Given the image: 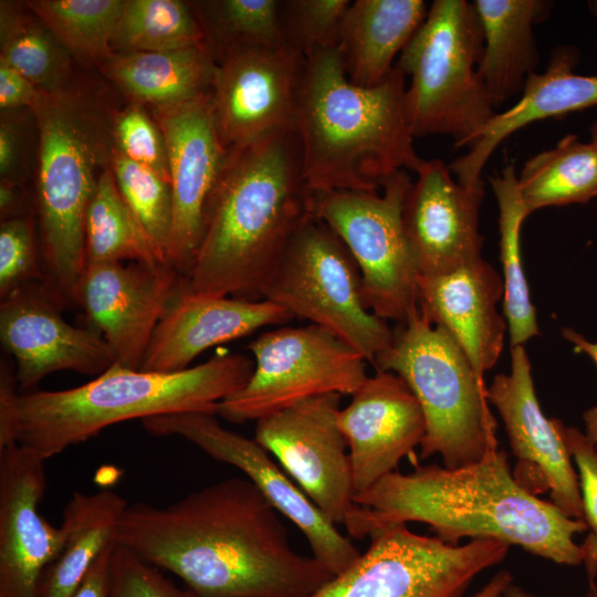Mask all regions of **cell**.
<instances>
[{"label": "cell", "mask_w": 597, "mask_h": 597, "mask_svg": "<svg viewBox=\"0 0 597 597\" xmlns=\"http://www.w3.org/2000/svg\"><path fill=\"white\" fill-rule=\"evenodd\" d=\"M114 541L200 597H304L334 576L293 549L279 512L247 478L165 507L128 504Z\"/></svg>", "instance_id": "1"}, {"label": "cell", "mask_w": 597, "mask_h": 597, "mask_svg": "<svg viewBox=\"0 0 597 597\" xmlns=\"http://www.w3.org/2000/svg\"><path fill=\"white\" fill-rule=\"evenodd\" d=\"M354 501L344 526L357 540L420 522L449 544L464 537L494 538L558 565L583 564L574 537L588 530L586 522L523 489L499 448L460 468L431 464L409 473L394 471Z\"/></svg>", "instance_id": "2"}, {"label": "cell", "mask_w": 597, "mask_h": 597, "mask_svg": "<svg viewBox=\"0 0 597 597\" xmlns=\"http://www.w3.org/2000/svg\"><path fill=\"white\" fill-rule=\"evenodd\" d=\"M300 137L281 128L227 151L186 276L198 295L262 300L261 290L300 227L313 217Z\"/></svg>", "instance_id": "3"}, {"label": "cell", "mask_w": 597, "mask_h": 597, "mask_svg": "<svg viewBox=\"0 0 597 597\" xmlns=\"http://www.w3.org/2000/svg\"><path fill=\"white\" fill-rule=\"evenodd\" d=\"M405 78L395 65L380 84L358 86L348 80L338 46L305 57L295 129L313 191H380L395 172L418 170L425 159L407 119Z\"/></svg>", "instance_id": "4"}, {"label": "cell", "mask_w": 597, "mask_h": 597, "mask_svg": "<svg viewBox=\"0 0 597 597\" xmlns=\"http://www.w3.org/2000/svg\"><path fill=\"white\" fill-rule=\"evenodd\" d=\"M254 362L216 354L184 370L163 373L118 364L64 390L20 394L14 406L17 443L43 459L86 441L115 423L176 412H209L250 379Z\"/></svg>", "instance_id": "5"}, {"label": "cell", "mask_w": 597, "mask_h": 597, "mask_svg": "<svg viewBox=\"0 0 597 597\" xmlns=\"http://www.w3.org/2000/svg\"><path fill=\"white\" fill-rule=\"evenodd\" d=\"M36 211L42 286L60 308L77 305L87 262L85 218L114 147L112 114L82 90L40 91Z\"/></svg>", "instance_id": "6"}, {"label": "cell", "mask_w": 597, "mask_h": 597, "mask_svg": "<svg viewBox=\"0 0 597 597\" xmlns=\"http://www.w3.org/2000/svg\"><path fill=\"white\" fill-rule=\"evenodd\" d=\"M376 370L400 376L426 420L420 457L439 454L447 468L481 460L498 448L486 386L455 341L418 310L394 329Z\"/></svg>", "instance_id": "7"}, {"label": "cell", "mask_w": 597, "mask_h": 597, "mask_svg": "<svg viewBox=\"0 0 597 597\" xmlns=\"http://www.w3.org/2000/svg\"><path fill=\"white\" fill-rule=\"evenodd\" d=\"M483 34L473 3L434 0L395 64L411 81L405 107L413 138L449 135L472 145L498 113L478 72Z\"/></svg>", "instance_id": "8"}, {"label": "cell", "mask_w": 597, "mask_h": 597, "mask_svg": "<svg viewBox=\"0 0 597 597\" xmlns=\"http://www.w3.org/2000/svg\"><path fill=\"white\" fill-rule=\"evenodd\" d=\"M261 298L331 332L373 365L392 341L394 329L365 305L360 273L349 250L315 216L290 240Z\"/></svg>", "instance_id": "9"}, {"label": "cell", "mask_w": 597, "mask_h": 597, "mask_svg": "<svg viewBox=\"0 0 597 597\" xmlns=\"http://www.w3.org/2000/svg\"><path fill=\"white\" fill-rule=\"evenodd\" d=\"M411 184L399 170L380 191H313L314 216L335 231L358 266L365 305L397 324L419 310V273L402 222Z\"/></svg>", "instance_id": "10"}, {"label": "cell", "mask_w": 597, "mask_h": 597, "mask_svg": "<svg viewBox=\"0 0 597 597\" xmlns=\"http://www.w3.org/2000/svg\"><path fill=\"white\" fill-rule=\"evenodd\" d=\"M509 549L494 538L453 545L398 524L373 534L349 567L304 597H461Z\"/></svg>", "instance_id": "11"}, {"label": "cell", "mask_w": 597, "mask_h": 597, "mask_svg": "<svg viewBox=\"0 0 597 597\" xmlns=\"http://www.w3.org/2000/svg\"><path fill=\"white\" fill-rule=\"evenodd\" d=\"M249 348L254 356L250 379L216 409L234 423L256 421L322 394L352 396L368 377L358 350L314 324L266 332Z\"/></svg>", "instance_id": "12"}, {"label": "cell", "mask_w": 597, "mask_h": 597, "mask_svg": "<svg viewBox=\"0 0 597 597\" xmlns=\"http://www.w3.org/2000/svg\"><path fill=\"white\" fill-rule=\"evenodd\" d=\"M154 436H179L212 459L243 472L268 502L307 540L312 556L332 575L349 567L360 552L331 523L254 439L222 427L214 413L176 412L140 420Z\"/></svg>", "instance_id": "13"}, {"label": "cell", "mask_w": 597, "mask_h": 597, "mask_svg": "<svg viewBox=\"0 0 597 597\" xmlns=\"http://www.w3.org/2000/svg\"><path fill=\"white\" fill-rule=\"evenodd\" d=\"M339 405L336 392L300 400L256 420L254 434L334 525H344L356 506L348 447L337 421Z\"/></svg>", "instance_id": "14"}, {"label": "cell", "mask_w": 597, "mask_h": 597, "mask_svg": "<svg viewBox=\"0 0 597 597\" xmlns=\"http://www.w3.org/2000/svg\"><path fill=\"white\" fill-rule=\"evenodd\" d=\"M305 56L286 44L242 46L216 62L211 103L223 148L245 145L281 128H295Z\"/></svg>", "instance_id": "15"}, {"label": "cell", "mask_w": 597, "mask_h": 597, "mask_svg": "<svg viewBox=\"0 0 597 597\" xmlns=\"http://www.w3.org/2000/svg\"><path fill=\"white\" fill-rule=\"evenodd\" d=\"M486 399L498 410L516 458L514 480L533 495L549 493L565 515L584 520L578 474L558 419H548L541 408L523 345L511 348V371L493 378Z\"/></svg>", "instance_id": "16"}, {"label": "cell", "mask_w": 597, "mask_h": 597, "mask_svg": "<svg viewBox=\"0 0 597 597\" xmlns=\"http://www.w3.org/2000/svg\"><path fill=\"white\" fill-rule=\"evenodd\" d=\"M182 280L169 263H88L77 305L111 346L115 364L140 369L155 329Z\"/></svg>", "instance_id": "17"}, {"label": "cell", "mask_w": 597, "mask_h": 597, "mask_svg": "<svg viewBox=\"0 0 597 597\" xmlns=\"http://www.w3.org/2000/svg\"><path fill=\"white\" fill-rule=\"evenodd\" d=\"M165 137L172 197L168 263L182 276L191 268L209 198L224 166L211 92L175 107L153 109Z\"/></svg>", "instance_id": "18"}, {"label": "cell", "mask_w": 597, "mask_h": 597, "mask_svg": "<svg viewBox=\"0 0 597 597\" xmlns=\"http://www.w3.org/2000/svg\"><path fill=\"white\" fill-rule=\"evenodd\" d=\"M60 310L41 282L1 298L0 339L15 359L18 385L24 391L54 371L98 376L116 362L98 331L69 324Z\"/></svg>", "instance_id": "19"}, {"label": "cell", "mask_w": 597, "mask_h": 597, "mask_svg": "<svg viewBox=\"0 0 597 597\" xmlns=\"http://www.w3.org/2000/svg\"><path fill=\"white\" fill-rule=\"evenodd\" d=\"M44 462L19 443L0 450V597H36L43 573L65 541L64 528L39 511Z\"/></svg>", "instance_id": "20"}, {"label": "cell", "mask_w": 597, "mask_h": 597, "mask_svg": "<svg viewBox=\"0 0 597 597\" xmlns=\"http://www.w3.org/2000/svg\"><path fill=\"white\" fill-rule=\"evenodd\" d=\"M402 209L405 233L419 275L452 271L481 258L483 185L465 186L441 159L423 160Z\"/></svg>", "instance_id": "21"}, {"label": "cell", "mask_w": 597, "mask_h": 597, "mask_svg": "<svg viewBox=\"0 0 597 597\" xmlns=\"http://www.w3.org/2000/svg\"><path fill=\"white\" fill-rule=\"evenodd\" d=\"M337 421L348 447L355 494L396 471L426 436L418 399L400 376L386 370L367 377L341 408Z\"/></svg>", "instance_id": "22"}, {"label": "cell", "mask_w": 597, "mask_h": 597, "mask_svg": "<svg viewBox=\"0 0 597 597\" xmlns=\"http://www.w3.org/2000/svg\"><path fill=\"white\" fill-rule=\"evenodd\" d=\"M503 297V277L482 256L418 279L420 312L455 341L482 379L498 363L509 329L498 310Z\"/></svg>", "instance_id": "23"}, {"label": "cell", "mask_w": 597, "mask_h": 597, "mask_svg": "<svg viewBox=\"0 0 597 597\" xmlns=\"http://www.w3.org/2000/svg\"><path fill=\"white\" fill-rule=\"evenodd\" d=\"M292 318L287 310L269 300L198 295L189 292L182 280L180 290L155 329L140 369L184 370L212 346Z\"/></svg>", "instance_id": "24"}, {"label": "cell", "mask_w": 597, "mask_h": 597, "mask_svg": "<svg viewBox=\"0 0 597 597\" xmlns=\"http://www.w3.org/2000/svg\"><path fill=\"white\" fill-rule=\"evenodd\" d=\"M576 49L553 51L543 73H531L520 100L509 109L496 113L481 129L470 150L449 164L457 180L465 186L483 185L481 172L492 153L510 135L525 126L597 105V75L574 72Z\"/></svg>", "instance_id": "25"}, {"label": "cell", "mask_w": 597, "mask_h": 597, "mask_svg": "<svg viewBox=\"0 0 597 597\" xmlns=\"http://www.w3.org/2000/svg\"><path fill=\"white\" fill-rule=\"evenodd\" d=\"M483 34L478 75L494 107L523 91L540 60L533 32L549 2L541 0H474Z\"/></svg>", "instance_id": "26"}, {"label": "cell", "mask_w": 597, "mask_h": 597, "mask_svg": "<svg viewBox=\"0 0 597 597\" xmlns=\"http://www.w3.org/2000/svg\"><path fill=\"white\" fill-rule=\"evenodd\" d=\"M423 0H356L350 3L338 49L348 80L364 87L384 82L394 60L428 13Z\"/></svg>", "instance_id": "27"}, {"label": "cell", "mask_w": 597, "mask_h": 597, "mask_svg": "<svg viewBox=\"0 0 597 597\" xmlns=\"http://www.w3.org/2000/svg\"><path fill=\"white\" fill-rule=\"evenodd\" d=\"M100 70L134 103L160 109L209 94L216 62L200 44L165 52H113Z\"/></svg>", "instance_id": "28"}, {"label": "cell", "mask_w": 597, "mask_h": 597, "mask_svg": "<svg viewBox=\"0 0 597 597\" xmlns=\"http://www.w3.org/2000/svg\"><path fill=\"white\" fill-rule=\"evenodd\" d=\"M127 505L109 490L73 493L63 511V547L43 573L36 597L71 596L101 553L115 543V530Z\"/></svg>", "instance_id": "29"}, {"label": "cell", "mask_w": 597, "mask_h": 597, "mask_svg": "<svg viewBox=\"0 0 597 597\" xmlns=\"http://www.w3.org/2000/svg\"><path fill=\"white\" fill-rule=\"evenodd\" d=\"M517 186L528 214L546 207L585 203L597 197V148L577 135L525 161Z\"/></svg>", "instance_id": "30"}, {"label": "cell", "mask_w": 597, "mask_h": 597, "mask_svg": "<svg viewBox=\"0 0 597 597\" xmlns=\"http://www.w3.org/2000/svg\"><path fill=\"white\" fill-rule=\"evenodd\" d=\"M499 207L500 259L503 269V310L511 346L524 345L540 334L521 255V229L530 216L521 198L514 164L490 178Z\"/></svg>", "instance_id": "31"}, {"label": "cell", "mask_w": 597, "mask_h": 597, "mask_svg": "<svg viewBox=\"0 0 597 597\" xmlns=\"http://www.w3.org/2000/svg\"><path fill=\"white\" fill-rule=\"evenodd\" d=\"M72 59L24 2H0V63L14 69L40 90L55 91L71 84Z\"/></svg>", "instance_id": "32"}, {"label": "cell", "mask_w": 597, "mask_h": 597, "mask_svg": "<svg viewBox=\"0 0 597 597\" xmlns=\"http://www.w3.org/2000/svg\"><path fill=\"white\" fill-rule=\"evenodd\" d=\"M86 262L166 263L124 200L111 169L98 177L85 218Z\"/></svg>", "instance_id": "33"}, {"label": "cell", "mask_w": 597, "mask_h": 597, "mask_svg": "<svg viewBox=\"0 0 597 597\" xmlns=\"http://www.w3.org/2000/svg\"><path fill=\"white\" fill-rule=\"evenodd\" d=\"M24 4L83 64L101 67L112 55V40L125 0H28Z\"/></svg>", "instance_id": "34"}, {"label": "cell", "mask_w": 597, "mask_h": 597, "mask_svg": "<svg viewBox=\"0 0 597 597\" xmlns=\"http://www.w3.org/2000/svg\"><path fill=\"white\" fill-rule=\"evenodd\" d=\"M205 44L199 20L181 0H125L113 52H165Z\"/></svg>", "instance_id": "35"}, {"label": "cell", "mask_w": 597, "mask_h": 597, "mask_svg": "<svg viewBox=\"0 0 597 597\" xmlns=\"http://www.w3.org/2000/svg\"><path fill=\"white\" fill-rule=\"evenodd\" d=\"M190 4L214 62L235 48L284 44L281 0H208Z\"/></svg>", "instance_id": "36"}, {"label": "cell", "mask_w": 597, "mask_h": 597, "mask_svg": "<svg viewBox=\"0 0 597 597\" xmlns=\"http://www.w3.org/2000/svg\"><path fill=\"white\" fill-rule=\"evenodd\" d=\"M111 169L129 209L161 260L168 263L172 223L170 185L148 168L128 159L115 147Z\"/></svg>", "instance_id": "37"}, {"label": "cell", "mask_w": 597, "mask_h": 597, "mask_svg": "<svg viewBox=\"0 0 597 597\" xmlns=\"http://www.w3.org/2000/svg\"><path fill=\"white\" fill-rule=\"evenodd\" d=\"M349 0H281L280 18L284 44L305 57L337 48Z\"/></svg>", "instance_id": "38"}, {"label": "cell", "mask_w": 597, "mask_h": 597, "mask_svg": "<svg viewBox=\"0 0 597 597\" xmlns=\"http://www.w3.org/2000/svg\"><path fill=\"white\" fill-rule=\"evenodd\" d=\"M114 147L128 159L148 168L170 185L167 147L154 115L144 105L130 103L112 114Z\"/></svg>", "instance_id": "39"}, {"label": "cell", "mask_w": 597, "mask_h": 597, "mask_svg": "<svg viewBox=\"0 0 597 597\" xmlns=\"http://www.w3.org/2000/svg\"><path fill=\"white\" fill-rule=\"evenodd\" d=\"M33 219L29 214L1 221L0 297L33 282L43 281Z\"/></svg>", "instance_id": "40"}, {"label": "cell", "mask_w": 597, "mask_h": 597, "mask_svg": "<svg viewBox=\"0 0 597 597\" xmlns=\"http://www.w3.org/2000/svg\"><path fill=\"white\" fill-rule=\"evenodd\" d=\"M558 429L578 471L584 521L588 534L580 545L589 583L597 577V448L578 428L557 420Z\"/></svg>", "instance_id": "41"}, {"label": "cell", "mask_w": 597, "mask_h": 597, "mask_svg": "<svg viewBox=\"0 0 597 597\" xmlns=\"http://www.w3.org/2000/svg\"><path fill=\"white\" fill-rule=\"evenodd\" d=\"M111 597H200L181 589L161 569L132 551L115 544L112 562Z\"/></svg>", "instance_id": "42"}, {"label": "cell", "mask_w": 597, "mask_h": 597, "mask_svg": "<svg viewBox=\"0 0 597 597\" xmlns=\"http://www.w3.org/2000/svg\"><path fill=\"white\" fill-rule=\"evenodd\" d=\"M22 109L1 111L0 115V180L19 187L28 178L30 164L29 121Z\"/></svg>", "instance_id": "43"}, {"label": "cell", "mask_w": 597, "mask_h": 597, "mask_svg": "<svg viewBox=\"0 0 597 597\" xmlns=\"http://www.w3.org/2000/svg\"><path fill=\"white\" fill-rule=\"evenodd\" d=\"M40 88L14 69L0 63V108L32 109L40 96Z\"/></svg>", "instance_id": "44"}, {"label": "cell", "mask_w": 597, "mask_h": 597, "mask_svg": "<svg viewBox=\"0 0 597 597\" xmlns=\"http://www.w3.org/2000/svg\"><path fill=\"white\" fill-rule=\"evenodd\" d=\"M15 371L7 362L0 368V450L17 443L14 406L19 397Z\"/></svg>", "instance_id": "45"}, {"label": "cell", "mask_w": 597, "mask_h": 597, "mask_svg": "<svg viewBox=\"0 0 597 597\" xmlns=\"http://www.w3.org/2000/svg\"><path fill=\"white\" fill-rule=\"evenodd\" d=\"M115 544L108 545L101 553L70 597H111Z\"/></svg>", "instance_id": "46"}, {"label": "cell", "mask_w": 597, "mask_h": 597, "mask_svg": "<svg viewBox=\"0 0 597 597\" xmlns=\"http://www.w3.org/2000/svg\"><path fill=\"white\" fill-rule=\"evenodd\" d=\"M562 335L574 345L577 352L585 353L597 365V342L591 343L585 336L569 327L563 328ZM583 420L585 423V434L597 448V406L587 409L583 413Z\"/></svg>", "instance_id": "47"}, {"label": "cell", "mask_w": 597, "mask_h": 597, "mask_svg": "<svg viewBox=\"0 0 597 597\" xmlns=\"http://www.w3.org/2000/svg\"><path fill=\"white\" fill-rule=\"evenodd\" d=\"M28 214L21 187L0 180V217L1 221Z\"/></svg>", "instance_id": "48"}, {"label": "cell", "mask_w": 597, "mask_h": 597, "mask_svg": "<svg viewBox=\"0 0 597 597\" xmlns=\"http://www.w3.org/2000/svg\"><path fill=\"white\" fill-rule=\"evenodd\" d=\"M511 583L513 575L506 569H501L471 597H500Z\"/></svg>", "instance_id": "49"}, {"label": "cell", "mask_w": 597, "mask_h": 597, "mask_svg": "<svg viewBox=\"0 0 597 597\" xmlns=\"http://www.w3.org/2000/svg\"><path fill=\"white\" fill-rule=\"evenodd\" d=\"M500 597H538L534 593L511 583Z\"/></svg>", "instance_id": "50"}, {"label": "cell", "mask_w": 597, "mask_h": 597, "mask_svg": "<svg viewBox=\"0 0 597 597\" xmlns=\"http://www.w3.org/2000/svg\"><path fill=\"white\" fill-rule=\"evenodd\" d=\"M584 597H597V583H589Z\"/></svg>", "instance_id": "51"}, {"label": "cell", "mask_w": 597, "mask_h": 597, "mask_svg": "<svg viewBox=\"0 0 597 597\" xmlns=\"http://www.w3.org/2000/svg\"><path fill=\"white\" fill-rule=\"evenodd\" d=\"M590 132V143L597 148V122L591 125L589 128Z\"/></svg>", "instance_id": "52"}, {"label": "cell", "mask_w": 597, "mask_h": 597, "mask_svg": "<svg viewBox=\"0 0 597 597\" xmlns=\"http://www.w3.org/2000/svg\"><path fill=\"white\" fill-rule=\"evenodd\" d=\"M589 8L597 19V0L589 1Z\"/></svg>", "instance_id": "53"}]
</instances>
